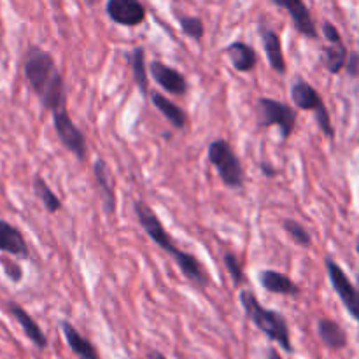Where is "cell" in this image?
I'll use <instances>...</instances> for the list:
<instances>
[{"mask_svg":"<svg viewBox=\"0 0 359 359\" xmlns=\"http://www.w3.org/2000/svg\"><path fill=\"white\" fill-rule=\"evenodd\" d=\"M25 77L35 95L41 100L42 107L56 111L67 105V91L63 77L56 69L55 58L41 48H30L25 56Z\"/></svg>","mask_w":359,"mask_h":359,"instance_id":"cell-1","label":"cell"},{"mask_svg":"<svg viewBox=\"0 0 359 359\" xmlns=\"http://www.w3.org/2000/svg\"><path fill=\"white\" fill-rule=\"evenodd\" d=\"M133 210H135L137 221H139L140 226L144 228L147 237H149L161 251H165L167 255H170L172 258L175 259V265L181 269V272L184 273L186 279L198 284L200 287L209 286V276H207V272L203 270L202 263H200L193 255L181 251V249L175 245L170 233L165 230L161 221L158 219V216L154 214V210L151 209L146 202H142V200H137L135 205H133Z\"/></svg>","mask_w":359,"mask_h":359,"instance_id":"cell-2","label":"cell"},{"mask_svg":"<svg viewBox=\"0 0 359 359\" xmlns=\"http://www.w3.org/2000/svg\"><path fill=\"white\" fill-rule=\"evenodd\" d=\"M238 302H241L242 309L245 312V318L256 326L262 333H265L272 342L279 344V347L286 353H293L294 347L291 344V333L287 321L284 316L277 311H269L259 304L256 294L252 291H241L238 294Z\"/></svg>","mask_w":359,"mask_h":359,"instance_id":"cell-3","label":"cell"},{"mask_svg":"<svg viewBox=\"0 0 359 359\" xmlns=\"http://www.w3.org/2000/svg\"><path fill=\"white\" fill-rule=\"evenodd\" d=\"M209 156L210 165L217 170L221 181L224 186L231 189H241L244 186V170L238 156L231 149L230 144L224 139H216L209 144Z\"/></svg>","mask_w":359,"mask_h":359,"instance_id":"cell-4","label":"cell"},{"mask_svg":"<svg viewBox=\"0 0 359 359\" xmlns=\"http://www.w3.org/2000/svg\"><path fill=\"white\" fill-rule=\"evenodd\" d=\"M291 97H293L294 105H297L298 109L314 112L319 128H321V132L325 133L328 139H333V137H335V128H333L332 121H330L328 109H326L321 95L316 91L314 86L305 83L304 79H298L297 83L293 84V88H291Z\"/></svg>","mask_w":359,"mask_h":359,"instance_id":"cell-5","label":"cell"},{"mask_svg":"<svg viewBox=\"0 0 359 359\" xmlns=\"http://www.w3.org/2000/svg\"><path fill=\"white\" fill-rule=\"evenodd\" d=\"M259 123L265 128L270 126H277L280 130L283 139H290L293 133L294 125H297V112L291 109L287 104H283L279 100H272V98H259Z\"/></svg>","mask_w":359,"mask_h":359,"instance_id":"cell-6","label":"cell"},{"mask_svg":"<svg viewBox=\"0 0 359 359\" xmlns=\"http://www.w3.org/2000/svg\"><path fill=\"white\" fill-rule=\"evenodd\" d=\"M53 123H55V130L58 133V139L77 160H86L88 146H86V137L84 133L74 125L72 118H70L67 105L62 109L53 111Z\"/></svg>","mask_w":359,"mask_h":359,"instance_id":"cell-7","label":"cell"},{"mask_svg":"<svg viewBox=\"0 0 359 359\" xmlns=\"http://www.w3.org/2000/svg\"><path fill=\"white\" fill-rule=\"evenodd\" d=\"M326 270H328L330 283H332L335 293L339 294L349 314L359 323V287L351 283L346 272L332 258H326Z\"/></svg>","mask_w":359,"mask_h":359,"instance_id":"cell-8","label":"cell"},{"mask_svg":"<svg viewBox=\"0 0 359 359\" xmlns=\"http://www.w3.org/2000/svg\"><path fill=\"white\" fill-rule=\"evenodd\" d=\"M105 11L114 23L125 27H139L146 20V9L140 0H109Z\"/></svg>","mask_w":359,"mask_h":359,"instance_id":"cell-9","label":"cell"},{"mask_svg":"<svg viewBox=\"0 0 359 359\" xmlns=\"http://www.w3.org/2000/svg\"><path fill=\"white\" fill-rule=\"evenodd\" d=\"M272 2L276 6L284 7L290 13L297 32H300L302 35H305L309 39H318V28H316L314 20L311 16V11H309L307 4L304 0H272Z\"/></svg>","mask_w":359,"mask_h":359,"instance_id":"cell-10","label":"cell"},{"mask_svg":"<svg viewBox=\"0 0 359 359\" xmlns=\"http://www.w3.org/2000/svg\"><path fill=\"white\" fill-rule=\"evenodd\" d=\"M149 72L153 79L163 88L167 93L172 95H184L188 91V83L186 77L182 76L179 70L172 69V67L165 65L161 62H153L149 65Z\"/></svg>","mask_w":359,"mask_h":359,"instance_id":"cell-11","label":"cell"},{"mask_svg":"<svg viewBox=\"0 0 359 359\" xmlns=\"http://www.w3.org/2000/svg\"><path fill=\"white\" fill-rule=\"evenodd\" d=\"M0 251L21 259H27L30 256L27 241L21 235V231L7 221H0Z\"/></svg>","mask_w":359,"mask_h":359,"instance_id":"cell-12","label":"cell"},{"mask_svg":"<svg viewBox=\"0 0 359 359\" xmlns=\"http://www.w3.org/2000/svg\"><path fill=\"white\" fill-rule=\"evenodd\" d=\"M7 311H9L11 316H13V318L20 323V326L23 328V332H25V335L32 340V344H34L35 347H39V349H46V347H48V339H46L44 332H42L41 326H39L37 323L32 319V316L28 314L25 309H21L20 305L14 304V302H11V304H7Z\"/></svg>","mask_w":359,"mask_h":359,"instance_id":"cell-13","label":"cell"},{"mask_svg":"<svg viewBox=\"0 0 359 359\" xmlns=\"http://www.w3.org/2000/svg\"><path fill=\"white\" fill-rule=\"evenodd\" d=\"M62 332L65 337L67 344H69L70 351L76 354L79 359H100L97 347L86 339V337L81 335L69 321H62Z\"/></svg>","mask_w":359,"mask_h":359,"instance_id":"cell-14","label":"cell"},{"mask_svg":"<svg viewBox=\"0 0 359 359\" xmlns=\"http://www.w3.org/2000/svg\"><path fill=\"white\" fill-rule=\"evenodd\" d=\"M259 284L273 294H284V297H298L300 294V287L290 277L276 272V270H263L259 273Z\"/></svg>","mask_w":359,"mask_h":359,"instance_id":"cell-15","label":"cell"},{"mask_svg":"<svg viewBox=\"0 0 359 359\" xmlns=\"http://www.w3.org/2000/svg\"><path fill=\"white\" fill-rule=\"evenodd\" d=\"M259 34H262L263 48H265L269 63L272 65V69L276 70V72L284 74L286 72V60H284V53H283V46H280L279 35L266 27L259 28Z\"/></svg>","mask_w":359,"mask_h":359,"instance_id":"cell-16","label":"cell"},{"mask_svg":"<svg viewBox=\"0 0 359 359\" xmlns=\"http://www.w3.org/2000/svg\"><path fill=\"white\" fill-rule=\"evenodd\" d=\"M93 174H95V181H97L98 189H100V196L102 202H104V209L107 214H114L116 210V195L114 189H112L111 179H109V170L107 165L102 158H98L93 165Z\"/></svg>","mask_w":359,"mask_h":359,"instance_id":"cell-17","label":"cell"},{"mask_svg":"<svg viewBox=\"0 0 359 359\" xmlns=\"http://www.w3.org/2000/svg\"><path fill=\"white\" fill-rule=\"evenodd\" d=\"M226 53L230 56L233 69L238 70V72H251L256 67V63H258L256 51L251 46L245 44V42H231L226 48Z\"/></svg>","mask_w":359,"mask_h":359,"instance_id":"cell-18","label":"cell"},{"mask_svg":"<svg viewBox=\"0 0 359 359\" xmlns=\"http://www.w3.org/2000/svg\"><path fill=\"white\" fill-rule=\"evenodd\" d=\"M151 100H153L154 107H156L158 111L165 116V118H167V121L170 123L174 128H177V130L186 128V125H188V116H186V112L182 111L177 104H174V102L168 100L165 95L156 93V91H153V93H151Z\"/></svg>","mask_w":359,"mask_h":359,"instance_id":"cell-19","label":"cell"},{"mask_svg":"<svg viewBox=\"0 0 359 359\" xmlns=\"http://www.w3.org/2000/svg\"><path fill=\"white\" fill-rule=\"evenodd\" d=\"M318 332L323 344L333 351H340L347 346V335L342 326L333 319L323 318L318 321Z\"/></svg>","mask_w":359,"mask_h":359,"instance_id":"cell-20","label":"cell"},{"mask_svg":"<svg viewBox=\"0 0 359 359\" xmlns=\"http://www.w3.org/2000/svg\"><path fill=\"white\" fill-rule=\"evenodd\" d=\"M347 56H349V53H347V48L344 46V42L326 46L323 49V65L332 74H337L346 67Z\"/></svg>","mask_w":359,"mask_h":359,"instance_id":"cell-21","label":"cell"},{"mask_svg":"<svg viewBox=\"0 0 359 359\" xmlns=\"http://www.w3.org/2000/svg\"><path fill=\"white\" fill-rule=\"evenodd\" d=\"M130 65H132L133 79L139 90L144 95H149V81H147V69H146V55H144V48L133 49L132 56H130Z\"/></svg>","mask_w":359,"mask_h":359,"instance_id":"cell-22","label":"cell"},{"mask_svg":"<svg viewBox=\"0 0 359 359\" xmlns=\"http://www.w3.org/2000/svg\"><path fill=\"white\" fill-rule=\"evenodd\" d=\"M34 191L49 214H55L62 209V200L53 193V189L46 184V181L41 175H37V177L34 179Z\"/></svg>","mask_w":359,"mask_h":359,"instance_id":"cell-23","label":"cell"},{"mask_svg":"<svg viewBox=\"0 0 359 359\" xmlns=\"http://www.w3.org/2000/svg\"><path fill=\"white\" fill-rule=\"evenodd\" d=\"M283 228L286 230V233L290 235L291 241L294 242L297 245H300V248H311L312 245V238H311V233L307 231V228L302 226L298 221L294 219H284L283 221Z\"/></svg>","mask_w":359,"mask_h":359,"instance_id":"cell-24","label":"cell"},{"mask_svg":"<svg viewBox=\"0 0 359 359\" xmlns=\"http://www.w3.org/2000/svg\"><path fill=\"white\" fill-rule=\"evenodd\" d=\"M181 21V28H182V34L188 35L191 39H202L203 37V21L196 16H181L179 18Z\"/></svg>","mask_w":359,"mask_h":359,"instance_id":"cell-25","label":"cell"},{"mask_svg":"<svg viewBox=\"0 0 359 359\" xmlns=\"http://www.w3.org/2000/svg\"><path fill=\"white\" fill-rule=\"evenodd\" d=\"M223 262H224V265H226V270L230 272L231 280H233L235 286H241V284H244L245 273H244V269H242V263L237 259V256L231 255V252H226V255L223 256Z\"/></svg>","mask_w":359,"mask_h":359,"instance_id":"cell-26","label":"cell"},{"mask_svg":"<svg viewBox=\"0 0 359 359\" xmlns=\"http://www.w3.org/2000/svg\"><path fill=\"white\" fill-rule=\"evenodd\" d=\"M0 263H2L4 270H6V276L9 277L13 283H20V280L23 279V270H21V266L18 265V263L11 262L9 258H0Z\"/></svg>","mask_w":359,"mask_h":359,"instance_id":"cell-27","label":"cell"},{"mask_svg":"<svg viewBox=\"0 0 359 359\" xmlns=\"http://www.w3.org/2000/svg\"><path fill=\"white\" fill-rule=\"evenodd\" d=\"M323 32H325V37L328 39L332 44H339V42H342L340 32L337 30L335 25H332L330 21H325V23H323Z\"/></svg>","mask_w":359,"mask_h":359,"instance_id":"cell-28","label":"cell"},{"mask_svg":"<svg viewBox=\"0 0 359 359\" xmlns=\"http://www.w3.org/2000/svg\"><path fill=\"white\" fill-rule=\"evenodd\" d=\"M346 69L351 76H359V55L358 53H351V55L347 56Z\"/></svg>","mask_w":359,"mask_h":359,"instance_id":"cell-29","label":"cell"},{"mask_svg":"<svg viewBox=\"0 0 359 359\" xmlns=\"http://www.w3.org/2000/svg\"><path fill=\"white\" fill-rule=\"evenodd\" d=\"M266 359H283V356L279 354V351L273 349V347H270V349L266 351Z\"/></svg>","mask_w":359,"mask_h":359,"instance_id":"cell-30","label":"cell"},{"mask_svg":"<svg viewBox=\"0 0 359 359\" xmlns=\"http://www.w3.org/2000/svg\"><path fill=\"white\" fill-rule=\"evenodd\" d=\"M262 170H263V174L269 175V177L276 175V170H273V168H270L269 163H262Z\"/></svg>","mask_w":359,"mask_h":359,"instance_id":"cell-31","label":"cell"},{"mask_svg":"<svg viewBox=\"0 0 359 359\" xmlns=\"http://www.w3.org/2000/svg\"><path fill=\"white\" fill-rule=\"evenodd\" d=\"M149 359H167V358H165L161 353H158V351H151Z\"/></svg>","mask_w":359,"mask_h":359,"instance_id":"cell-32","label":"cell"},{"mask_svg":"<svg viewBox=\"0 0 359 359\" xmlns=\"http://www.w3.org/2000/svg\"><path fill=\"white\" fill-rule=\"evenodd\" d=\"M358 255H359V242H358ZM358 284H359V277H358Z\"/></svg>","mask_w":359,"mask_h":359,"instance_id":"cell-33","label":"cell"}]
</instances>
